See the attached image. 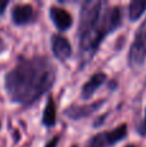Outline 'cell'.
I'll return each mask as SVG.
<instances>
[{"mask_svg":"<svg viewBox=\"0 0 146 147\" xmlns=\"http://www.w3.org/2000/svg\"><path fill=\"white\" fill-rule=\"evenodd\" d=\"M56 81V67L48 57L22 58L4 78V86L13 103L30 106Z\"/></svg>","mask_w":146,"mask_h":147,"instance_id":"1","label":"cell"},{"mask_svg":"<svg viewBox=\"0 0 146 147\" xmlns=\"http://www.w3.org/2000/svg\"><path fill=\"white\" fill-rule=\"evenodd\" d=\"M120 26L122 12L119 7L109 8L107 3L101 0H88L83 3L78 28L80 66L88 63L103 39Z\"/></svg>","mask_w":146,"mask_h":147,"instance_id":"2","label":"cell"},{"mask_svg":"<svg viewBox=\"0 0 146 147\" xmlns=\"http://www.w3.org/2000/svg\"><path fill=\"white\" fill-rule=\"evenodd\" d=\"M146 61V18L137 28L128 53V63L132 69L141 67Z\"/></svg>","mask_w":146,"mask_h":147,"instance_id":"3","label":"cell"},{"mask_svg":"<svg viewBox=\"0 0 146 147\" xmlns=\"http://www.w3.org/2000/svg\"><path fill=\"white\" fill-rule=\"evenodd\" d=\"M127 124H122L115 129L98 133L89 140L88 147H111L127 137Z\"/></svg>","mask_w":146,"mask_h":147,"instance_id":"4","label":"cell"},{"mask_svg":"<svg viewBox=\"0 0 146 147\" xmlns=\"http://www.w3.org/2000/svg\"><path fill=\"white\" fill-rule=\"evenodd\" d=\"M51 45H52V52H53L54 57L58 61L65 62L66 59H69L71 57L72 54L71 44H70V41L65 36L58 35V34L53 35L51 40Z\"/></svg>","mask_w":146,"mask_h":147,"instance_id":"5","label":"cell"},{"mask_svg":"<svg viewBox=\"0 0 146 147\" xmlns=\"http://www.w3.org/2000/svg\"><path fill=\"white\" fill-rule=\"evenodd\" d=\"M49 17H51L53 25L59 31H66L72 26V18L70 13L64 8L51 7L49 8Z\"/></svg>","mask_w":146,"mask_h":147,"instance_id":"6","label":"cell"},{"mask_svg":"<svg viewBox=\"0 0 146 147\" xmlns=\"http://www.w3.org/2000/svg\"><path fill=\"white\" fill-rule=\"evenodd\" d=\"M35 18L34 8L30 4H18L12 10L13 23L17 26H25L31 23Z\"/></svg>","mask_w":146,"mask_h":147,"instance_id":"7","label":"cell"},{"mask_svg":"<svg viewBox=\"0 0 146 147\" xmlns=\"http://www.w3.org/2000/svg\"><path fill=\"white\" fill-rule=\"evenodd\" d=\"M103 101H97L92 105H83V106H79V105H71L70 107H67L65 110V115L70 119H82V117H87L89 116L91 114H93L95 111H97L101 106H102Z\"/></svg>","mask_w":146,"mask_h":147,"instance_id":"8","label":"cell"},{"mask_svg":"<svg viewBox=\"0 0 146 147\" xmlns=\"http://www.w3.org/2000/svg\"><path fill=\"white\" fill-rule=\"evenodd\" d=\"M106 81V75L103 72H96L95 75H92L87 80V83L83 85L82 88V97L84 99H89L91 97L95 94V92L100 88L101 85H103V83Z\"/></svg>","mask_w":146,"mask_h":147,"instance_id":"9","label":"cell"},{"mask_svg":"<svg viewBox=\"0 0 146 147\" xmlns=\"http://www.w3.org/2000/svg\"><path fill=\"white\" fill-rule=\"evenodd\" d=\"M56 117H57V110H56V103L52 96L48 97L47 99L45 107H44V112H43V124L45 127L51 128L56 124Z\"/></svg>","mask_w":146,"mask_h":147,"instance_id":"10","label":"cell"},{"mask_svg":"<svg viewBox=\"0 0 146 147\" xmlns=\"http://www.w3.org/2000/svg\"><path fill=\"white\" fill-rule=\"evenodd\" d=\"M146 10V1L145 0H133L129 4V20L131 21H137L139 18H141V16L145 13Z\"/></svg>","mask_w":146,"mask_h":147,"instance_id":"11","label":"cell"},{"mask_svg":"<svg viewBox=\"0 0 146 147\" xmlns=\"http://www.w3.org/2000/svg\"><path fill=\"white\" fill-rule=\"evenodd\" d=\"M137 132L140 136H146V109H145V116L142 119V121L140 123V125L137 127Z\"/></svg>","mask_w":146,"mask_h":147,"instance_id":"12","label":"cell"},{"mask_svg":"<svg viewBox=\"0 0 146 147\" xmlns=\"http://www.w3.org/2000/svg\"><path fill=\"white\" fill-rule=\"evenodd\" d=\"M58 141H59V137H53L48 143H47L45 147H56L57 143H58Z\"/></svg>","mask_w":146,"mask_h":147,"instance_id":"13","label":"cell"},{"mask_svg":"<svg viewBox=\"0 0 146 147\" xmlns=\"http://www.w3.org/2000/svg\"><path fill=\"white\" fill-rule=\"evenodd\" d=\"M8 4H9L8 0H0V16L4 13V10H5V8L8 7Z\"/></svg>","mask_w":146,"mask_h":147,"instance_id":"14","label":"cell"},{"mask_svg":"<svg viewBox=\"0 0 146 147\" xmlns=\"http://www.w3.org/2000/svg\"><path fill=\"white\" fill-rule=\"evenodd\" d=\"M4 49H5V44H4V41L1 40V38H0V53H1Z\"/></svg>","mask_w":146,"mask_h":147,"instance_id":"15","label":"cell"},{"mask_svg":"<svg viewBox=\"0 0 146 147\" xmlns=\"http://www.w3.org/2000/svg\"><path fill=\"white\" fill-rule=\"evenodd\" d=\"M126 147H137V146H135V145H132V143H129V145H127Z\"/></svg>","mask_w":146,"mask_h":147,"instance_id":"16","label":"cell"},{"mask_svg":"<svg viewBox=\"0 0 146 147\" xmlns=\"http://www.w3.org/2000/svg\"><path fill=\"white\" fill-rule=\"evenodd\" d=\"M74 147H76V146H74Z\"/></svg>","mask_w":146,"mask_h":147,"instance_id":"17","label":"cell"}]
</instances>
